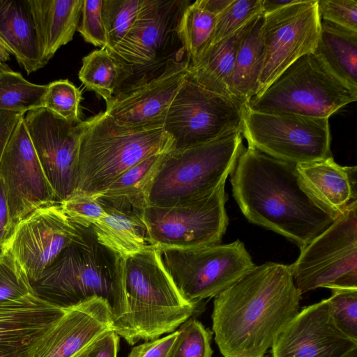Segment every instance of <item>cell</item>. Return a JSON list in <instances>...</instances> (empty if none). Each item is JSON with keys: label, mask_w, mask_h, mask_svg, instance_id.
Instances as JSON below:
<instances>
[{"label": "cell", "mask_w": 357, "mask_h": 357, "mask_svg": "<svg viewBox=\"0 0 357 357\" xmlns=\"http://www.w3.org/2000/svg\"><path fill=\"white\" fill-rule=\"evenodd\" d=\"M301 294L289 265L254 266L215 297V340L224 357H261L298 312Z\"/></svg>", "instance_id": "obj_1"}, {"label": "cell", "mask_w": 357, "mask_h": 357, "mask_svg": "<svg viewBox=\"0 0 357 357\" xmlns=\"http://www.w3.org/2000/svg\"><path fill=\"white\" fill-rule=\"evenodd\" d=\"M232 193L249 222L302 249L335 221L300 182L296 165L244 148L230 174Z\"/></svg>", "instance_id": "obj_2"}, {"label": "cell", "mask_w": 357, "mask_h": 357, "mask_svg": "<svg viewBox=\"0 0 357 357\" xmlns=\"http://www.w3.org/2000/svg\"><path fill=\"white\" fill-rule=\"evenodd\" d=\"M109 305L114 331L130 345L173 332L198 307L180 293L154 245L120 258Z\"/></svg>", "instance_id": "obj_3"}, {"label": "cell", "mask_w": 357, "mask_h": 357, "mask_svg": "<svg viewBox=\"0 0 357 357\" xmlns=\"http://www.w3.org/2000/svg\"><path fill=\"white\" fill-rule=\"evenodd\" d=\"M76 130L78 158L74 192L91 197L105 191L132 166L174 147L163 126L123 127L105 112L76 124Z\"/></svg>", "instance_id": "obj_4"}, {"label": "cell", "mask_w": 357, "mask_h": 357, "mask_svg": "<svg viewBox=\"0 0 357 357\" xmlns=\"http://www.w3.org/2000/svg\"><path fill=\"white\" fill-rule=\"evenodd\" d=\"M74 222L75 238L31 284L38 297L63 309L96 296L109 304L121 257L98 240L91 225Z\"/></svg>", "instance_id": "obj_5"}, {"label": "cell", "mask_w": 357, "mask_h": 357, "mask_svg": "<svg viewBox=\"0 0 357 357\" xmlns=\"http://www.w3.org/2000/svg\"><path fill=\"white\" fill-rule=\"evenodd\" d=\"M244 148L238 132L167 153L146 191V206L172 207L209 195L225 183Z\"/></svg>", "instance_id": "obj_6"}, {"label": "cell", "mask_w": 357, "mask_h": 357, "mask_svg": "<svg viewBox=\"0 0 357 357\" xmlns=\"http://www.w3.org/2000/svg\"><path fill=\"white\" fill-rule=\"evenodd\" d=\"M355 91L333 75L314 53L289 66L245 106L253 111L329 117L355 102Z\"/></svg>", "instance_id": "obj_7"}, {"label": "cell", "mask_w": 357, "mask_h": 357, "mask_svg": "<svg viewBox=\"0 0 357 357\" xmlns=\"http://www.w3.org/2000/svg\"><path fill=\"white\" fill-rule=\"evenodd\" d=\"M188 0H142L137 17L124 38L109 51L139 77L149 79L169 59H182L185 51L178 27Z\"/></svg>", "instance_id": "obj_8"}, {"label": "cell", "mask_w": 357, "mask_h": 357, "mask_svg": "<svg viewBox=\"0 0 357 357\" xmlns=\"http://www.w3.org/2000/svg\"><path fill=\"white\" fill-rule=\"evenodd\" d=\"M289 267L301 295L320 287L357 289V203L301 249Z\"/></svg>", "instance_id": "obj_9"}, {"label": "cell", "mask_w": 357, "mask_h": 357, "mask_svg": "<svg viewBox=\"0 0 357 357\" xmlns=\"http://www.w3.org/2000/svg\"><path fill=\"white\" fill-rule=\"evenodd\" d=\"M159 250L180 293L188 301L197 305L215 297L255 266L239 240L228 244Z\"/></svg>", "instance_id": "obj_10"}, {"label": "cell", "mask_w": 357, "mask_h": 357, "mask_svg": "<svg viewBox=\"0 0 357 357\" xmlns=\"http://www.w3.org/2000/svg\"><path fill=\"white\" fill-rule=\"evenodd\" d=\"M242 135L248 146L296 165L331 156L328 119L243 108Z\"/></svg>", "instance_id": "obj_11"}, {"label": "cell", "mask_w": 357, "mask_h": 357, "mask_svg": "<svg viewBox=\"0 0 357 357\" xmlns=\"http://www.w3.org/2000/svg\"><path fill=\"white\" fill-rule=\"evenodd\" d=\"M243 104L211 91L188 76L172 102L163 125L172 151L241 132Z\"/></svg>", "instance_id": "obj_12"}, {"label": "cell", "mask_w": 357, "mask_h": 357, "mask_svg": "<svg viewBox=\"0 0 357 357\" xmlns=\"http://www.w3.org/2000/svg\"><path fill=\"white\" fill-rule=\"evenodd\" d=\"M225 184L205 197L183 204L146 206L143 219L151 245L162 250L220 244L229 223Z\"/></svg>", "instance_id": "obj_13"}, {"label": "cell", "mask_w": 357, "mask_h": 357, "mask_svg": "<svg viewBox=\"0 0 357 357\" xmlns=\"http://www.w3.org/2000/svg\"><path fill=\"white\" fill-rule=\"evenodd\" d=\"M321 27L318 0H296L264 14V58L256 96L299 58L314 53Z\"/></svg>", "instance_id": "obj_14"}, {"label": "cell", "mask_w": 357, "mask_h": 357, "mask_svg": "<svg viewBox=\"0 0 357 357\" xmlns=\"http://www.w3.org/2000/svg\"><path fill=\"white\" fill-rule=\"evenodd\" d=\"M22 115L0 161V182L15 226L33 211L58 203Z\"/></svg>", "instance_id": "obj_15"}, {"label": "cell", "mask_w": 357, "mask_h": 357, "mask_svg": "<svg viewBox=\"0 0 357 357\" xmlns=\"http://www.w3.org/2000/svg\"><path fill=\"white\" fill-rule=\"evenodd\" d=\"M77 234L76 224L56 203L38 208L19 221L3 248L22 267L31 284Z\"/></svg>", "instance_id": "obj_16"}, {"label": "cell", "mask_w": 357, "mask_h": 357, "mask_svg": "<svg viewBox=\"0 0 357 357\" xmlns=\"http://www.w3.org/2000/svg\"><path fill=\"white\" fill-rule=\"evenodd\" d=\"M187 59H169L156 76L116 93L105 114L128 128L163 126L168 109L188 75Z\"/></svg>", "instance_id": "obj_17"}, {"label": "cell", "mask_w": 357, "mask_h": 357, "mask_svg": "<svg viewBox=\"0 0 357 357\" xmlns=\"http://www.w3.org/2000/svg\"><path fill=\"white\" fill-rule=\"evenodd\" d=\"M24 120L37 155L58 203L75 189L78 158L76 124L41 107L27 112Z\"/></svg>", "instance_id": "obj_18"}, {"label": "cell", "mask_w": 357, "mask_h": 357, "mask_svg": "<svg viewBox=\"0 0 357 357\" xmlns=\"http://www.w3.org/2000/svg\"><path fill=\"white\" fill-rule=\"evenodd\" d=\"M357 341L335 324L328 298L304 307L277 335L272 357H343Z\"/></svg>", "instance_id": "obj_19"}, {"label": "cell", "mask_w": 357, "mask_h": 357, "mask_svg": "<svg viewBox=\"0 0 357 357\" xmlns=\"http://www.w3.org/2000/svg\"><path fill=\"white\" fill-rule=\"evenodd\" d=\"M114 331L111 307L102 297H93L67 309L44 337L33 357H79L106 333Z\"/></svg>", "instance_id": "obj_20"}, {"label": "cell", "mask_w": 357, "mask_h": 357, "mask_svg": "<svg viewBox=\"0 0 357 357\" xmlns=\"http://www.w3.org/2000/svg\"><path fill=\"white\" fill-rule=\"evenodd\" d=\"M67 309L31 296L0 305V357H33Z\"/></svg>", "instance_id": "obj_21"}, {"label": "cell", "mask_w": 357, "mask_h": 357, "mask_svg": "<svg viewBox=\"0 0 357 357\" xmlns=\"http://www.w3.org/2000/svg\"><path fill=\"white\" fill-rule=\"evenodd\" d=\"M105 215L91 225L98 240L121 257L134 254L150 243L143 219L145 206L123 197L93 196Z\"/></svg>", "instance_id": "obj_22"}, {"label": "cell", "mask_w": 357, "mask_h": 357, "mask_svg": "<svg viewBox=\"0 0 357 357\" xmlns=\"http://www.w3.org/2000/svg\"><path fill=\"white\" fill-rule=\"evenodd\" d=\"M296 169L305 190L333 218L357 203L356 166H342L331 156Z\"/></svg>", "instance_id": "obj_23"}, {"label": "cell", "mask_w": 357, "mask_h": 357, "mask_svg": "<svg viewBox=\"0 0 357 357\" xmlns=\"http://www.w3.org/2000/svg\"><path fill=\"white\" fill-rule=\"evenodd\" d=\"M0 40L28 74L45 66L30 0H0Z\"/></svg>", "instance_id": "obj_24"}, {"label": "cell", "mask_w": 357, "mask_h": 357, "mask_svg": "<svg viewBox=\"0 0 357 357\" xmlns=\"http://www.w3.org/2000/svg\"><path fill=\"white\" fill-rule=\"evenodd\" d=\"M45 64L72 40L81 17L82 0H30Z\"/></svg>", "instance_id": "obj_25"}, {"label": "cell", "mask_w": 357, "mask_h": 357, "mask_svg": "<svg viewBox=\"0 0 357 357\" xmlns=\"http://www.w3.org/2000/svg\"><path fill=\"white\" fill-rule=\"evenodd\" d=\"M255 19L232 35L209 46L196 61L189 64V77L206 89L231 98L227 84L240 43Z\"/></svg>", "instance_id": "obj_26"}, {"label": "cell", "mask_w": 357, "mask_h": 357, "mask_svg": "<svg viewBox=\"0 0 357 357\" xmlns=\"http://www.w3.org/2000/svg\"><path fill=\"white\" fill-rule=\"evenodd\" d=\"M263 26L262 13L243 37L227 84L230 97L243 105L257 94L264 58Z\"/></svg>", "instance_id": "obj_27"}, {"label": "cell", "mask_w": 357, "mask_h": 357, "mask_svg": "<svg viewBox=\"0 0 357 357\" xmlns=\"http://www.w3.org/2000/svg\"><path fill=\"white\" fill-rule=\"evenodd\" d=\"M314 54L338 79L357 91L356 32L324 21Z\"/></svg>", "instance_id": "obj_28"}, {"label": "cell", "mask_w": 357, "mask_h": 357, "mask_svg": "<svg viewBox=\"0 0 357 357\" xmlns=\"http://www.w3.org/2000/svg\"><path fill=\"white\" fill-rule=\"evenodd\" d=\"M130 68L112 55L106 48H100L85 56L78 77L88 90L109 101L131 77Z\"/></svg>", "instance_id": "obj_29"}, {"label": "cell", "mask_w": 357, "mask_h": 357, "mask_svg": "<svg viewBox=\"0 0 357 357\" xmlns=\"http://www.w3.org/2000/svg\"><path fill=\"white\" fill-rule=\"evenodd\" d=\"M216 17L204 7L202 0L190 3L184 10L178 34L190 63L196 61L208 47Z\"/></svg>", "instance_id": "obj_30"}, {"label": "cell", "mask_w": 357, "mask_h": 357, "mask_svg": "<svg viewBox=\"0 0 357 357\" xmlns=\"http://www.w3.org/2000/svg\"><path fill=\"white\" fill-rule=\"evenodd\" d=\"M47 85L31 83L10 68L0 71V110L24 114L43 107Z\"/></svg>", "instance_id": "obj_31"}, {"label": "cell", "mask_w": 357, "mask_h": 357, "mask_svg": "<svg viewBox=\"0 0 357 357\" xmlns=\"http://www.w3.org/2000/svg\"><path fill=\"white\" fill-rule=\"evenodd\" d=\"M166 153L151 155L132 166L99 195L126 197L146 206V191Z\"/></svg>", "instance_id": "obj_32"}, {"label": "cell", "mask_w": 357, "mask_h": 357, "mask_svg": "<svg viewBox=\"0 0 357 357\" xmlns=\"http://www.w3.org/2000/svg\"><path fill=\"white\" fill-rule=\"evenodd\" d=\"M142 0H102V14L108 51L113 50L132 26Z\"/></svg>", "instance_id": "obj_33"}, {"label": "cell", "mask_w": 357, "mask_h": 357, "mask_svg": "<svg viewBox=\"0 0 357 357\" xmlns=\"http://www.w3.org/2000/svg\"><path fill=\"white\" fill-rule=\"evenodd\" d=\"M82 91L68 79H60L47 84L43 99V107L58 117L77 124L81 120Z\"/></svg>", "instance_id": "obj_34"}, {"label": "cell", "mask_w": 357, "mask_h": 357, "mask_svg": "<svg viewBox=\"0 0 357 357\" xmlns=\"http://www.w3.org/2000/svg\"><path fill=\"white\" fill-rule=\"evenodd\" d=\"M37 296L29 278L8 250H0V305Z\"/></svg>", "instance_id": "obj_35"}, {"label": "cell", "mask_w": 357, "mask_h": 357, "mask_svg": "<svg viewBox=\"0 0 357 357\" xmlns=\"http://www.w3.org/2000/svg\"><path fill=\"white\" fill-rule=\"evenodd\" d=\"M262 13L261 0H233L217 15L209 46L232 35Z\"/></svg>", "instance_id": "obj_36"}, {"label": "cell", "mask_w": 357, "mask_h": 357, "mask_svg": "<svg viewBox=\"0 0 357 357\" xmlns=\"http://www.w3.org/2000/svg\"><path fill=\"white\" fill-rule=\"evenodd\" d=\"M171 357H212V332L192 317L179 327Z\"/></svg>", "instance_id": "obj_37"}, {"label": "cell", "mask_w": 357, "mask_h": 357, "mask_svg": "<svg viewBox=\"0 0 357 357\" xmlns=\"http://www.w3.org/2000/svg\"><path fill=\"white\" fill-rule=\"evenodd\" d=\"M328 300L337 326L357 341V289L332 290Z\"/></svg>", "instance_id": "obj_38"}, {"label": "cell", "mask_w": 357, "mask_h": 357, "mask_svg": "<svg viewBox=\"0 0 357 357\" xmlns=\"http://www.w3.org/2000/svg\"><path fill=\"white\" fill-rule=\"evenodd\" d=\"M102 7V0H82L81 22L77 31L86 43L106 48L107 38Z\"/></svg>", "instance_id": "obj_39"}, {"label": "cell", "mask_w": 357, "mask_h": 357, "mask_svg": "<svg viewBox=\"0 0 357 357\" xmlns=\"http://www.w3.org/2000/svg\"><path fill=\"white\" fill-rule=\"evenodd\" d=\"M59 204L71 220L84 225H93L105 215L95 197L80 193L74 192Z\"/></svg>", "instance_id": "obj_40"}, {"label": "cell", "mask_w": 357, "mask_h": 357, "mask_svg": "<svg viewBox=\"0 0 357 357\" xmlns=\"http://www.w3.org/2000/svg\"><path fill=\"white\" fill-rule=\"evenodd\" d=\"M320 18L357 33V1L318 0Z\"/></svg>", "instance_id": "obj_41"}, {"label": "cell", "mask_w": 357, "mask_h": 357, "mask_svg": "<svg viewBox=\"0 0 357 357\" xmlns=\"http://www.w3.org/2000/svg\"><path fill=\"white\" fill-rule=\"evenodd\" d=\"M178 335L177 330L162 338L146 341L132 347L128 357H171Z\"/></svg>", "instance_id": "obj_42"}, {"label": "cell", "mask_w": 357, "mask_h": 357, "mask_svg": "<svg viewBox=\"0 0 357 357\" xmlns=\"http://www.w3.org/2000/svg\"><path fill=\"white\" fill-rule=\"evenodd\" d=\"M119 336L111 331L95 341L79 357H117Z\"/></svg>", "instance_id": "obj_43"}, {"label": "cell", "mask_w": 357, "mask_h": 357, "mask_svg": "<svg viewBox=\"0 0 357 357\" xmlns=\"http://www.w3.org/2000/svg\"><path fill=\"white\" fill-rule=\"evenodd\" d=\"M22 115L24 114L0 110V161L10 137Z\"/></svg>", "instance_id": "obj_44"}, {"label": "cell", "mask_w": 357, "mask_h": 357, "mask_svg": "<svg viewBox=\"0 0 357 357\" xmlns=\"http://www.w3.org/2000/svg\"><path fill=\"white\" fill-rule=\"evenodd\" d=\"M13 227L7 202L0 182V250L10 237Z\"/></svg>", "instance_id": "obj_45"}, {"label": "cell", "mask_w": 357, "mask_h": 357, "mask_svg": "<svg viewBox=\"0 0 357 357\" xmlns=\"http://www.w3.org/2000/svg\"><path fill=\"white\" fill-rule=\"evenodd\" d=\"M233 0H202L204 7L215 15L222 12Z\"/></svg>", "instance_id": "obj_46"}, {"label": "cell", "mask_w": 357, "mask_h": 357, "mask_svg": "<svg viewBox=\"0 0 357 357\" xmlns=\"http://www.w3.org/2000/svg\"><path fill=\"white\" fill-rule=\"evenodd\" d=\"M296 0H261L263 14L268 13L293 3Z\"/></svg>", "instance_id": "obj_47"}, {"label": "cell", "mask_w": 357, "mask_h": 357, "mask_svg": "<svg viewBox=\"0 0 357 357\" xmlns=\"http://www.w3.org/2000/svg\"><path fill=\"white\" fill-rule=\"evenodd\" d=\"M10 53L0 40V64H5L10 58Z\"/></svg>", "instance_id": "obj_48"}, {"label": "cell", "mask_w": 357, "mask_h": 357, "mask_svg": "<svg viewBox=\"0 0 357 357\" xmlns=\"http://www.w3.org/2000/svg\"><path fill=\"white\" fill-rule=\"evenodd\" d=\"M343 357H357V349L351 351Z\"/></svg>", "instance_id": "obj_49"}, {"label": "cell", "mask_w": 357, "mask_h": 357, "mask_svg": "<svg viewBox=\"0 0 357 357\" xmlns=\"http://www.w3.org/2000/svg\"><path fill=\"white\" fill-rule=\"evenodd\" d=\"M7 68H8V66L6 64H3V65L0 64V71L2 70L7 69Z\"/></svg>", "instance_id": "obj_50"}, {"label": "cell", "mask_w": 357, "mask_h": 357, "mask_svg": "<svg viewBox=\"0 0 357 357\" xmlns=\"http://www.w3.org/2000/svg\"><path fill=\"white\" fill-rule=\"evenodd\" d=\"M261 357H267V356H264H264H261Z\"/></svg>", "instance_id": "obj_51"}]
</instances>
